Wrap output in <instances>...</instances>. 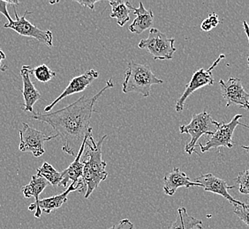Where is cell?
<instances>
[{"label": "cell", "instance_id": "1", "mask_svg": "<svg viewBox=\"0 0 249 229\" xmlns=\"http://www.w3.org/2000/svg\"><path fill=\"white\" fill-rule=\"evenodd\" d=\"M114 86L113 80L106 82L96 95L92 97L82 96L72 104L53 113H34L32 118L49 124L55 134L61 139L62 151L71 156H76L87 137L92 134L90 127L92 114L96 100L107 89Z\"/></svg>", "mask_w": 249, "mask_h": 229}, {"label": "cell", "instance_id": "2", "mask_svg": "<svg viewBox=\"0 0 249 229\" xmlns=\"http://www.w3.org/2000/svg\"><path fill=\"white\" fill-rule=\"evenodd\" d=\"M107 137L106 134L99 141H96L91 134L87 139L85 154L82 161L84 164L83 180L87 185L85 198H89L93 191L108 177L106 170V163L102 158V145Z\"/></svg>", "mask_w": 249, "mask_h": 229}, {"label": "cell", "instance_id": "3", "mask_svg": "<svg viewBox=\"0 0 249 229\" xmlns=\"http://www.w3.org/2000/svg\"><path fill=\"white\" fill-rule=\"evenodd\" d=\"M163 83V81L154 74L149 65H142L132 60L124 72L122 92L124 94L139 93L143 97H149L151 86Z\"/></svg>", "mask_w": 249, "mask_h": 229}, {"label": "cell", "instance_id": "4", "mask_svg": "<svg viewBox=\"0 0 249 229\" xmlns=\"http://www.w3.org/2000/svg\"><path fill=\"white\" fill-rule=\"evenodd\" d=\"M218 122L212 118L211 114L206 111L199 114H195L192 117L190 123L179 127V132L181 134H189L191 140L185 147L186 153L192 155L196 152L197 141L203 135H212L216 131V126Z\"/></svg>", "mask_w": 249, "mask_h": 229}, {"label": "cell", "instance_id": "5", "mask_svg": "<svg viewBox=\"0 0 249 229\" xmlns=\"http://www.w3.org/2000/svg\"><path fill=\"white\" fill-rule=\"evenodd\" d=\"M174 43V38H169L159 29L152 28L149 30L148 38L141 40L138 47L146 49L155 60H166L172 59L176 51Z\"/></svg>", "mask_w": 249, "mask_h": 229}, {"label": "cell", "instance_id": "6", "mask_svg": "<svg viewBox=\"0 0 249 229\" xmlns=\"http://www.w3.org/2000/svg\"><path fill=\"white\" fill-rule=\"evenodd\" d=\"M242 117H243L242 114H236L228 124H225L224 122L217 123L215 132L211 135V138L204 145L199 144L201 153H206L213 148L227 147L229 149L232 148L234 145L232 141V137H233L235 129L239 125L249 128V125L240 123V119Z\"/></svg>", "mask_w": 249, "mask_h": 229}, {"label": "cell", "instance_id": "7", "mask_svg": "<svg viewBox=\"0 0 249 229\" xmlns=\"http://www.w3.org/2000/svg\"><path fill=\"white\" fill-rule=\"evenodd\" d=\"M14 12L16 19H13V21L5 23L4 25L5 29H12L22 36L32 37L37 40L39 43H43L49 47H53V33L51 30H42L27 20L26 15L31 14L29 11H26L21 17H19L15 6H14Z\"/></svg>", "mask_w": 249, "mask_h": 229}, {"label": "cell", "instance_id": "8", "mask_svg": "<svg viewBox=\"0 0 249 229\" xmlns=\"http://www.w3.org/2000/svg\"><path fill=\"white\" fill-rule=\"evenodd\" d=\"M23 128L19 130V149L20 152H30L35 157H40L45 153L44 143L53 139L58 138V136L52 135L47 136L38 130L34 129L29 124L23 123Z\"/></svg>", "mask_w": 249, "mask_h": 229}, {"label": "cell", "instance_id": "9", "mask_svg": "<svg viewBox=\"0 0 249 229\" xmlns=\"http://www.w3.org/2000/svg\"><path fill=\"white\" fill-rule=\"evenodd\" d=\"M225 57V56L224 54H221L219 57L216 59L215 62L212 64V65L208 70H204L203 68H201V69H199L198 71L194 73L191 81L188 84H187L186 89L184 91L182 96L179 97V99L176 102L175 110H176L177 113L182 112L184 107H185L186 100L188 99V97L191 96L193 93H195L196 91L200 89L201 87L212 86L214 84V77L212 74V71L218 65V63L220 62L221 60L224 59Z\"/></svg>", "mask_w": 249, "mask_h": 229}, {"label": "cell", "instance_id": "10", "mask_svg": "<svg viewBox=\"0 0 249 229\" xmlns=\"http://www.w3.org/2000/svg\"><path fill=\"white\" fill-rule=\"evenodd\" d=\"M219 85L223 98L226 101V108L237 105L249 110V93L245 90L240 79L231 77L226 82L220 80Z\"/></svg>", "mask_w": 249, "mask_h": 229}, {"label": "cell", "instance_id": "11", "mask_svg": "<svg viewBox=\"0 0 249 229\" xmlns=\"http://www.w3.org/2000/svg\"><path fill=\"white\" fill-rule=\"evenodd\" d=\"M196 182L201 184V188H203L204 191H209V192L220 195L221 196L225 197V199L229 201L231 205H245L244 203L237 200L231 196L229 190L234 189L235 185L228 186L226 181L212 174L201 175L196 179Z\"/></svg>", "mask_w": 249, "mask_h": 229}, {"label": "cell", "instance_id": "12", "mask_svg": "<svg viewBox=\"0 0 249 229\" xmlns=\"http://www.w3.org/2000/svg\"><path fill=\"white\" fill-rule=\"evenodd\" d=\"M98 76H99L98 72L92 69L89 71H87L80 76L74 77L68 84L67 88L61 93V95L58 96L57 99L53 100L51 104H49L48 106H46L44 108V112L49 113L51 110H53L54 106L56 105L60 100L65 99L67 96L83 92L88 86L91 84L92 82L98 78Z\"/></svg>", "mask_w": 249, "mask_h": 229}, {"label": "cell", "instance_id": "13", "mask_svg": "<svg viewBox=\"0 0 249 229\" xmlns=\"http://www.w3.org/2000/svg\"><path fill=\"white\" fill-rule=\"evenodd\" d=\"M80 191V192L87 191L86 183L83 180V178L80 179L77 182H72L71 185L68 187L67 191H64L61 194L39 200V208L41 209L42 213H45L49 214L53 210L60 208L68 199V194L71 193L72 191Z\"/></svg>", "mask_w": 249, "mask_h": 229}, {"label": "cell", "instance_id": "14", "mask_svg": "<svg viewBox=\"0 0 249 229\" xmlns=\"http://www.w3.org/2000/svg\"><path fill=\"white\" fill-rule=\"evenodd\" d=\"M201 187V184L192 181L187 174L181 171L178 167H174L172 171L163 177V191L168 196H173L178 188L185 187Z\"/></svg>", "mask_w": 249, "mask_h": 229}, {"label": "cell", "instance_id": "15", "mask_svg": "<svg viewBox=\"0 0 249 229\" xmlns=\"http://www.w3.org/2000/svg\"><path fill=\"white\" fill-rule=\"evenodd\" d=\"M31 67L29 65H23L20 70V76L22 78L23 82V99H24V107L23 110L25 112H34V105L38 101L42 96L39 91L34 86L33 82H31Z\"/></svg>", "mask_w": 249, "mask_h": 229}, {"label": "cell", "instance_id": "16", "mask_svg": "<svg viewBox=\"0 0 249 229\" xmlns=\"http://www.w3.org/2000/svg\"><path fill=\"white\" fill-rule=\"evenodd\" d=\"M49 182L43 177H38L37 175L33 176L31 178V181H29V184L22 187L21 191L26 198H30L34 196L35 197V203L29 205V210H36L35 217L39 219L42 215V211L39 208V196L40 194L44 191V189L48 186Z\"/></svg>", "mask_w": 249, "mask_h": 229}, {"label": "cell", "instance_id": "17", "mask_svg": "<svg viewBox=\"0 0 249 229\" xmlns=\"http://www.w3.org/2000/svg\"><path fill=\"white\" fill-rule=\"evenodd\" d=\"M134 15H136L133 23L129 26V31L132 33L141 34L147 29H152L154 23V15L152 10H147L144 7L143 3L140 2L139 7L133 6Z\"/></svg>", "mask_w": 249, "mask_h": 229}, {"label": "cell", "instance_id": "18", "mask_svg": "<svg viewBox=\"0 0 249 229\" xmlns=\"http://www.w3.org/2000/svg\"><path fill=\"white\" fill-rule=\"evenodd\" d=\"M89 137H87L85 140H84V142L82 144V147L80 148V150H79V152L77 153L76 158L73 161V163L69 167H67V169H65L64 171L61 172L63 181L60 183V186L67 187L68 181H72V182H77L80 179L83 178L84 164L81 161V159H82V154H83L84 151H85L86 141Z\"/></svg>", "mask_w": 249, "mask_h": 229}, {"label": "cell", "instance_id": "19", "mask_svg": "<svg viewBox=\"0 0 249 229\" xmlns=\"http://www.w3.org/2000/svg\"><path fill=\"white\" fill-rule=\"evenodd\" d=\"M110 5L111 6L110 17L117 19V23L120 27L126 24L127 21H129L130 13L133 9V5L128 1L121 0H111Z\"/></svg>", "mask_w": 249, "mask_h": 229}, {"label": "cell", "instance_id": "20", "mask_svg": "<svg viewBox=\"0 0 249 229\" xmlns=\"http://www.w3.org/2000/svg\"><path fill=\"white\" fill-rule=\"evenodd\" d=\"M202 225V221L188 214L185 207L178 210V218L168 229H194L197 226Z\"/></svg>", "mask_w": 249, "mask_h": 229}, {"label": "cell", "instance_id": "21", "mask_svg": "<svg viewBox=\"0 0 249 229\" xmlns=\"http://www.w3.org/2000/svg\"><path fill=\"white\" fill-rule=\"evenodd\" d=\"M38 177H43L53 186H60L63 181L62 174L57 171L50 163H43L41 167L36 169Z\"/></svg>", "mask_w": 249, "mask_h": 229}, {"label": "cell", "instance_id": "22", "mask_svg": "<svg viewBox=\"0 0 249 229\" xmlns=\"http://www.w3.org/2000/svg\"><path fill=\"white\" fill-rule=\"evenodd\" d=\"M31 74L36 77L38 82L47 83L56 76V72L52 71L46 65H41L31 70Z\"/></svg>", "mask_w": 249, "mask_h": 229}, {"label": "cell", "instance_id": "23", "mask_svg": "<svg viewBox=\"0 0 249 229\" xmlns=\"http://www.w3.org/2000/svg\"><path fill=\"white\" fill-rule=\"evenodd\" d=\"M235 181L239 184V191L240 193L249 195V168L245 171L240 172Z\"/></svg>", "mask_w": 249, "mask_h": 229}, {"label": "cell", "instance_id": "24", "mask_svg": "<svg viewBox=\"0 0 249 229\" xmlns=\"http://www.w3.org/2000/svg\"><path fill=\"white\" fill-rule=\"evenodd\" d=\"M234 213L248 226L249 229V205H234Z\"/></svg>", "mask_w": 249, "mask_h": 229}, {"label": "cell", "instance_id": "25", "mask_svg": "<svg viewBox=\"0 0 249 229\" xmlns=\"http://www.w3.org/2000/svg\"><path fill=\"white\" fill-rule=\"evenodd\" d=\"M19 1H0V14L5 16L6 19H8V22L13 21V19L11 18L8 11H7V5H19Z\"/></svg>", "mask_w": 249, "mask_h": 229}, {"label": "cell", "instance_id": "26", "mask_svg": "<svg viewBox=\"0 0 249 229\" xmlns=\"http://www.w3.org/2000/svg\"><path fill=\"white\" fill-rule=\"evenodd\" d=\"M134 226L128 219L120 220L118 224L111 227L109 229H134Z\"/></svg>", "mask_w": 249, "mask_h": 229}, {"label": "cell", "instance_id": "27", "mask_svg": "<svg viewBox=\"0 0 249 229\" xmlns=\"http://www.w3.org/2000/svg\"><path fill=\"white\" fill-rule=\"evenodd\" d=\"M208 20L209 22L211 23L212 28H216L217 27V25L219 24V19H218V15L215 14V13H212L211 15H209L208 17Z\"/></svg>", "mask_w": 249, "mask_h": 229}, {"label": "cell", "instance_id": "28", "mask_svg": "<svg viewBox=\"0 0 249 229\" xmlns=\"http://www.w3.org/2000/svg\"><path fill=\"white\" fill-rule=\"evenodd\" d=\"M77 2H78L80 5H82V6L89 7L90 9L94 10L95 4L98 2V0H93V1H78V0H77Z\"/></svg>", "mask_w": 249, "mask_h": 229}, {"label": "cell", "instance_id": "29", "mask_svg": "<svg viewBox=\"0 0 249 229\" xmlns=\"http://www.w3.org/2000/svg\"><path fill=\"white\" fill-rule=\"evenodd\" d=\"M5 59V54L4 53V51L0 49V71H1V72H5V71L8 69L7 65H2V62H3Z\"/></svg>", "mask_w": 249, "mask_h": 229}, {"label": "cell", "instance_id": "30", "mask_svg": "<svg viewBox=\"0 0 249 229\" xmlns=\"http://www.w3.org/2000/svg\"><path fill=\"white\" fill-rule=\"evenodd\" d=\"M201 30H203L205 32H209V31H211V29H213V28H212L211 23L209 22L208 19H206L202 21V23L201 25Z\"/></svg>", "mask_w": 249, "mask_h": 229}, {"label": "cell", "instance_id": "31", "mask_svg": "<svg viewBox=\"0 0 249 229\" xmlns=\"http://www.w3.org/2000/svg\"><path fill=\"white\" fill-rule=\"evenodd\" d=\"M243 28H244L245 33L247 34V37L249 39V25L248 24V22L245 20L243 21Z\"/></svg>", "mask_w": 249, "mask_h": 229}, {"label": "cell", "instance_id": "32", "mask_svg": "<svg viewBox=\"0 0 249 229\" xmlns=\"http://www.w3.org/2000/svg\"><path fill=\"white\" fill-rule=\"evenodd\" d=\"M241 147L243 148L244 150H246L247 152H249V146H248V147H246V146H242Z\"/></svg>", "mask_w": 249, "mask_h": 229}, {"label": "cell", "instance_id": "33", "mask_svg": "<svg viewBox=\"0 0 249 229\" xmlns=\"http://www.w3.org/2000/svg\"><path fill=\"white\" fill-rule=\"evenodd\" d=\"M194 229H203V228H202V225H199V226H197L196 228H195Z\"/></svg>", "mask_w": 249, "mask_h": 229}]
</instances>
